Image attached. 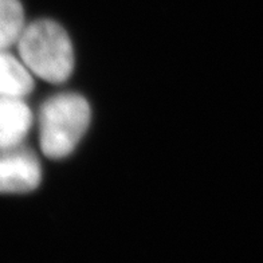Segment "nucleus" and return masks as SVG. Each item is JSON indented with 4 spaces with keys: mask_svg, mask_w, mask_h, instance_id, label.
I'll return each mask as SVG.
<instances>
[{
    "mask_svg": "<svg viewBox=\"0 0 263 263\" xmlns=\"http://www.w3.org/2000/svg\"><path fill=\"white\" fill-rule=\"evenodd\" d=\"M16 45L23 63L43 81L62 83L73 73V45L55 22L43 19L26 26Z\"/></svg>",
    "mask_w": 263,
    "mask_h": 263,
    "instance_id": "1",
    "label": "nucleus"
},
{
    "mask_svg": "<svg viewBox=\"0 0 263 263\" xmlns=\"http://www.w3.org/2000/svg\"><path fill=\"white\" fill-rule=\"evenodd\" d=\"M34 90L32 73L22 59L0 50V97L23 98Z\"/></svg>",
    "mask_w": 263,
    "mask_h": 263,
    "instance_id": "5",
    "label": "nucleus"
},
{
    "mask_svg": "<svg viewBox=\"0 0 263 263\" xmlns=\"http://www.w3.org/2000/svg\"><path fill=\"white\" fill-rule=\"evenodd\" d=\"M25 26V11L19 0H0V50L17 43Z\"/></svg>",
    "mask_w": 263,
    "mask_h": 263,
    "instance_id": "6",
    "label": "nucleus"
},
{
    "mask_svg": "<svg viewBox=\"0 0 263 263\" xmlns=\"http://www.w3.org/2000/svg\"><path fill=\"white\" fill-rule=\"evenodd\" d=\"M41 180V164L34 152L21 146L0 152V194H27Z\"/></svg>",
    "mask_w": 263,
    "mask_h": 263,
    "instance_id": "3",
    "label": "nucleus"
},
{
    "mask_svg": "<svg viewBox=\"0 0 263 263\" xmlns=\"http://www.w3.org/2000/svg\"><path fill=\"white\" fill-rule=\"evenodd\" d=\"M32 125V113L23 98L0 97V152L21 146Z\"/></svg>",
    "mask_w": 263,
    "mask_h": 263,
    "instance_id": "4",
    "label": "nucleus"
},
{
    "mask_svg": "<svg viewBox=\"0 0 263 263\" xmlns=\"http://www.w3.org/2000/svg\"><path fill=\"white\" fill-rule=\"evenodd\" d=\"M90 116V106L80 94H58L46 101L39 111V144L45 156H69L86 133Z\"/></svg>",
    "mask_w": 263,
    "mask_h": 263,
    "instance_id": "2",
    "label": "nucleus"
}]
</instances>
